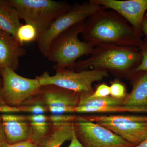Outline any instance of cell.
<instances>
[{"mask_svg": "<svg viewBox=\"0 0 147 147\" xmlns=\"http://www.w3.org/2000/svg\"><path fill=\"white\" fill-rule=\"evenodd\" d=\"M82 37L94 47L102 44L119 46L141 45L136 31L115 11L101 8L85 21Z\"/></svg>", "mask_w": 147, "mask_h": 147, "instance_id": "1", "label": "cell"}, {"mask_svg": "<svg viewBox=\"0 0 147 147\" xmlns=\"http://www.w3.org/2000/svg\"><path fill=\"white\" fill-rule=\"evenodd\" d=\"M89 58L77 61L69 69L78 71L88 67L125 73L138 66L142 60V55L130 46L102 44L94 47Z\"/></svg>", "mask_w": 147, "mask_h": 147, "instance_id": "2", "label": "cell"}, {"mask_svg": "<svg viewBox=\"0 0 147 147\" xmlns=\"http://www.w3.org/2000/svg\"><path fill=\"white\" fill-rule=\"evenodd\" d=\"M85 21L62 33L51 43L46 58L55 63L53 67L55 70L70 69L80 57L90 55L94 47L86 41H81L78 37L83 31Z\"/></svg>", "mask_w": 147, "mask_h": 147, "instance_id": "3", "label": "cell"}, {"mask_svg": "<svg viewBox=\"0 0 147 147\" xmlns=\"http://www.w3.org/2000/svg\"><path fill=\"white\" fill-rule=\"evenodd\" d=\"M7 1L17 11L20 19L36 28L39 36L72 7L67 2L53 0H7Z\"/></svg>", "mask_w": 147, "mask_h": 147, "instance_id": "4", "label": "cell"}, {"mask_svg": "<svg viewBox=\"0 0 147 147\" xmlns=\"http://www.w3.org/2000/svg\"><path fill=\"white\" fill-rule=\"evenodd\" d=\"M55 70L53 76L45 72L36 78L41 86L53 85L81 94L92 93L93 84L109 76L108 71L102 69H85L78 72L66 68Z\"/></svg>", "mask_w": 147, "mask_h": 147, "instance_id": "5", "label": "cell"}, {"mask_svg": "<svg viewBox=\"0 0 147 147\" xmlns=\"http://www.w3.org/2000/svg\"><path fill=\"white\" fill-rule=\"evenodd\" d=\"M0 73L2 79L0 98L5 105H24L33 100L40 93L42 86L36 78H26L8 67L0 68Z\"/></svg>", "mask_w": 147, "mask_h": 147, "instance_id": "6", "label": "cell"}, {"mask_svg": "<svg viewBox=\"0 0 147 147\" xmlns=\"http://www.w3.org/2000/svg\"><path fill=\"white\" fill-rule=\"evenodd\" d=\"M101 7L90 1L72 5L69 10L59 16L46 31L39 35L36 42L42 55L46 58L49 47L57 37L74 25L84 22Z\"/></svg>", "mask_w": 147, "mask_h": 147, "instance_id": "7", "label": "cell"}, {"mask_svg": "<svg viewBox=\"0 0 147 147\" xmlns=\"http://www.w3.org/2000/svg\"><path fill=\"white\" fill-rule=\"evenodd\" d=\"M86 118L104 127L134 146L147 137V116L117 115L93 116Z\"/></svg>", "mask_w": 147, "mask_h": 147, "instance_id": "8", "label": "cell"}, {"mask_svg": "<svg viewBox=\"0 0 147 147\" xmlns=\"http://www.w3.org/2000/svg\"><path fill=\"white\" fill-rule=\"evenodd\" d=\"M76 137L84 147H133L134 146L99 124L81 117L74 122Z\"/></svg>", "mask_w": 147, "mask_h": 147, "instance_id": "9", "label": "cell"}, {"mask_svg": "<svg viewBox=\"0 0 147 147\" xmlns=\"http://www.w3.org/2000/svg\"><path fill=\"white\" fill-rule=\"evenodd\" d=\"M39 95L51 115L75 113L79 102V94L53 85L42 86Z\"/></svg>", "mask_w": 147, "mask_h": 147, "instance_id": "10", "label": "cell"}, {"mask_svg": "<svg viewBox=\"0 0 147 147\" xmlns=\"http://www.w3.org/2000/svg\"><path fill=\"white\" fill-rule=\"evenodd\" d=\"M104 8L110 9L122 16L139 34L147 11V0H90Z\"/></svg>", "mask_w": 147, "mask_h": 147, "instance_id": "11", "label": "cell"}, {"mask_svg": "<svg viewBox=\"0 0 147 147\" xmlns=\"http://www.w3.org/2000/svg\"><path fill=\"white\" fill-rule=\"evenodd\" d=\"M125 99H117L111 96L103 98L90 99L84 93L79 94L75 113H135L132 108L123 105Z\"/></svg>", "mask_w": 147, "mask_h": 147, "instance_id": "12", "label": "cell"}, {"mask_svg": "<svg viewBox=\"0 0 147 147\" xmlns=\"http://www.w3.org/2000/svg\"><path fill=\"white\" fill-rule=\"evenodd\" d=\"M26 53L15 37L0 29V68L8 67L16 71L19 59Z\"/></svg>", "mask_w": 147, "mask_h": 147, "instance_id": "13", "label": "cell"}, {"mask_svg": "<svg viewBox=\"0 0 147 147\" xmlns=\"http://www.w3.org/2000/svg\"><path fill=\"white\" fill-rule=\"evenodd\" d=\"M2 125L9 144L30 140L31 129L27 116L3 114Z\"/></svg>", "mask_w": 147, "mask_h": 147, "instance_id": "14", "label": "cell"}, {"mask_svg": "<svg viewBox=\"0 0 147 147\" xmlns=\"http://www.w3.org/2000/svg\"><path fill=\"white\" fill-rule=\"evenodd\" d=\"M31 129L30 139L40 147H45L52 131L53 124L45 114L27 115Z\"/></svg>", "mask_w": 147, "mask_h": 147, "instance_id": "15", "label": "cell"}, {"mask_svg": "<svg viewBox=\"0 0 147 147\" xmlns=\"http://www.w3.org/2000/svg\"><path fill=\"white\" fill-rule=\"evenodd\" d=\"M123 105L132 108L135 113H147V73L135 82Z\"/></svg>", "mask_w": 147, "mask_h": 147, "instance_id": "16", "label": "cell"}, {"mask_svg": "<svg viewBox=\"0 0 147 147\" xmlns=\"http://www.w3.org/2000/svg\"><path fill=\"white\" fill-rule=\"evenodd\" d=\"M17 11L7 1L0 0V29L16 37V32L22 25Z\"/></svg>", "mask_w": 147, "mask_h": 147, "instance_id": "17", "label": "cell"}, {"mask_svg": "<svg viewBox=\"0 0 147 147\" xmlns=\"http://www.w3.org/2000/svg\"><path fill=\"white\" fill-rule=\"evenodd\" d=\"M74 133V122L55 125L45 147H60L65 142L71 141Z\"/></svg>", "mask_w": 147, "mask_h": 147, "instance_id": "18", "label": "cell"}, {"mask_svg": "<svg viewBox=\"0 0 147 147\" xmlns=\"http://www.w3.org/2000/svg\"><path fill=\"white\" fill-rule=\"evenodd\" d=\"M39 34L36 28L30 24L21 25L16 32L15 38L21 45L25 43L36 42Z\"/></svg>", "mask_w": 147, "mask_h": 147, "instance_id": "19", "label": "cell"}, {"mask_svg": "<svg viewBox=\"0 0 147 147\" xmlns=\"http://www.w3.org/2000/svg\"><path fill=\"white\" fill-rule=\"evenodd\" d=\"M110 96L117 99H125L127 96L126 88L118 80L113 82L110 86Z\"/></svg>", "mask_w": 147, "mask_h": 147, "instance_id": "20", "label": "cell"}, {"mask_svg": "<svg viewBox=\"0 0 147 147\" xmlns=\"http://www.w3.org/2000/svg\"><path fill=\"white\" fill-rule=\"evenodd\" d=\"M76 116L67 114L51 115L48 116L49 121L53 124V126L74 122L76 120Z\"/></svg>", "mask_w": 147, "mask_h": 147, "instance_id": "21", "label": "cell"}, {"mask_svg": "<svg viewBox=\"0 0 147 147\" xmlns=\"http://www.w3.org/2000/svg\"><path fill=\"white\" fill-rule=\"evenodd\" d=\"M90 99L103 98L110 96V87L105 84H102L98 86L96 90L92 93H84Z\"/></svg>", "mask_w": 147, "mask_h": 147, "instance_id": "22", "label": "cell"}, {"mask_svg": "<svg viewBox=\"0 0 147 147\" xmlns=\"http://www.w3.org/2000/svg\"><path fill=\"white\" fill-rule=\"evenodd\" d=\"M141 49L142 60L139 65L135 69V72L147 71V43H141L140 45Z\"/></svg>", "mask_w": 147, "mask_h": 147, "instance_id": "23", "label": "cell"}, {"mask_svg": "<svg viewBox=\"0 0 147 147\" xmlns=\"http://www.w3.org/2000/svg\"><path fill=\"white\" fill-rule=\"evenodd\" d=\"M0 113L3 114H14L19 113L18 106H11L7 105H0Z\"/></svg>", "mask_w": 147, "mask_h": 147, "instance_id": "24", "label": "cell"}, {"mask_svg": "<svg viewBox=\"0 0 147 147\" xmlns=\"http://www.w3.org/2000/svg\"><path fill=\"white\" fill-rule=\"evenodd\" d=\"M7 147H40L31 140L23 141L13 144H9Z\"/></svg>", "mask_w": 147, "mask_h": 147, "instance_id": "25", "label": "cell"}, {"mask_svg": "<svg viewBox=\"0 0 147 147\" xmlns=\"http://www.w3.org/2000/svg\"><path fill=\"white\" fill-rule=\"evenodd\" d=\"M9 144L2 124L0 125V147H7Z\"/></svg>", "mask_w": 147, "mask_h": 147, "instance_id": "26", "label": "cell"}, {"mask_svg": "<svg viewBox=\"0 0 147 147\" xmlns=\"http://www.w3.org/2000/svg\"><path fill=\"white\" fill-rule=\"evenodd\" d=\"M68 147H84L82 146V144L80 143L77 137H76L75 133L74 134L73 137L71 139L70 144Z\"/></svg>", "mask_w": 147, "mask_h": 147, "instance_id": "27", "label": "cell"}, {"mask_svg": "<svg viewBox=\"0 0 147 147\" xmlns=\"http://www.w3.org/2000/svg\"><path fill=\"white\" fill-rule=\"evenodd\" d=\"M142 30L147 37V16H145L143 19L142 25Z\"/></svg>", "mask_w": 147, "mask_h": 147, "instance_id": "28", "label": "cell"}, {"mask_svg": "<svg viewBox=\"0 0 147 147\" xmlns=\"http://www.w3.org/2000/svg\"><path fill=\"white\" fill-rule=\"evenodd\" d=\"M133 147H147V137L140 144Z\"/></svg>", "mask_w": 147, "mask_h": 147, "instance_id": "29", "label": "cell"}, {"mask_svg": "<svg viewBox=\"0 0 147 147\" xmlns=\"http://www.w3.org/2000/svg\"><path fill=\"white\" fill-rule=\"evenodd\" d=\"M2 87V79L1 73H0V91Z\"/></svg>", "mask_w": 147, "mask_h": 147, "instance_id": "30", "label": "cell"}, {"mask_svg": "<svg viewBox=\"0 0 147 147\" xmlns=\"http://www.w3.org/2000/svg\"><path fill=\"white\" fill-rule=\"evenodd\" d=\"M5 105L4 102H3L2 100L0 98V105Z\"/></svg>", "mask_w": 147, "mask_h": 147, "instance_id": "31", "label": "cell"}, {"mask_svg": "<svg viewBox=\"0 0 147 147\" xmlns=\"http://www.w3.org/2000/svg\"><path fill=\"white\" fill-rule=\"evenodd\" d=\"M0 122H2V118L1 115H0Z\"/></svg>", "mask_w": 147, "mask_h": 147, "instance_id": "32", "label": "cell"}, {"mask_svg": "<svg viewBox=\"0 0 147 147\" xmlns=\"http://www.w3.org/2000/svg\"><path fill=\"white\" fill-rule=\"evenodd\" d=\"M2 124V122H0V125H1Z\"/></svg>", "mask_w": 147, "mask_h": 147, "instance_id": "33", "label": "cell"}]
</instances>
